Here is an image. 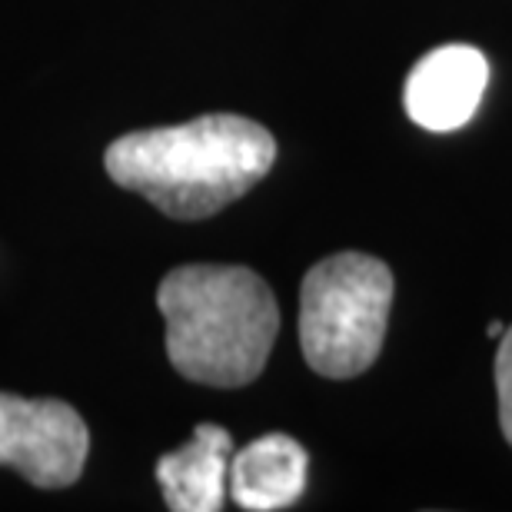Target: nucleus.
Returning <instances> with one entry per match:
<instances>
[{"label": "nucleus", "mask_w": 512, "mask_h": 512, "mask_svg": "<svg viewBox=\"0 0 512 512\" xmlns=\"http://www.w3.org/2000/svg\"><path fill=\"white\" fill-rule=\"evenodd\" d=\"M276 163V140L240 114L137 130L114 140L104 167L117 187L147 197L173 220H207L250 193Z\"/></svg>", "instance_id": "nucleus-1"}, {"label": "nucleus", "mask_w": 512, "mask_h": 512, "mask_svg": "<svg viewBox=\"0 0 512 512\" xmlns=\"http://www.w3.org/2000/svg\"><path fill=\"white\" fill-rule=\"evenodd\" d=\"M167 356L183 380L237 389L263 373L280 333L270 283L250 266L187 263L157 286Z\"/></svg>", "instance_id": "nucleus-2"}, {"label": "nucleus", "mask_w": 512, "mask_h": 512, "mask_svg": "<svg viewBox=\"0 0 512 512\" xmlns=\"http://www.w3.org/2000/svg\"><path fill=\"white\" fill-rule=\"evenodd\" d=\"M393 273L366 253L326 256L303 276L300 346L306 366L326 380H353L383 353Z\"/></svg>", "instance_id": "nucleus-3"}, {"label": "nucleus", "mask_w": 512, "mask_h": 512, "mask_svg": "<svg viewBox=\"0 0 512 512\" xmlns=\"http://www.w3.org/2000/svg\"><path fill=\"white\" fill-rule=\"evenodd\" d=\"M87 453V423L70 403L0 393V466L37 489H67L84 473Z\"/></svg>", "instance_id": "nucleus-4"}, {"label": "nucleus", "mask_w": 512, "mask_h": 512, "mask_svg": "<svg viewBox=\"0 0 512 512\" xmlns=\"http://www.w3.org/2000/svg\"><path fill=\"white\" fill-rule=\"evenodd\" d=\"M489 87V60L479 47L443 44L409 70L403 87L406 114L416 127L449 133L476 117Z\"/></svg>", "instance_id": "nucleus-5"}, {"label": "nucleus", "mask_w": 512, "mask_h": 512, "mask_svg": "<svg viewBox=\"0 0 512 512\" xmlns=\"http://www.w3.org/2000/svg\"><path fill=\"white\" fill-rule=\"evenodd\" d=\"M233 436L217 423H200L173 453L157 459V483L173 512H220L230 483Z\"/></svg>", "instance_id": "nucleus-6"}, {"label": "nucleus", "mask_w": 512, "mask_h": 512, "mask_svg": "<svg viewBox=\"0 0 512 512\" xmlns=\"http://www.w3.org/2000/svg\"><path fill=\"white\" fill-rule=\"evenodd\" d=\"M310 456L293 436L270 433L253 439L230 459V493L250 512L293 506L306 489Z\"/></svg>", "instance_id": "nucleus-7"}, {"label": "nucleus", "mask_w": 512, "mask_h": 512, "mask_svg": "<svg viewBox=\"0 0 512 512\" xmlns=\"http://www.w3.org/2000/svg\"><path fill=\"white\" fill-rule=\"evenodd\" d=\"M496 393H499V426L512 446V326L503 333L496 353Z\"/></svg>", "instance_id": "nucleus-8"}, {"label": "nucleus", "mask_w": 512, "mask_h": 512, "mask_svg": "<svg viewBox=\"0 0 512 512\" xmlns=\"http://www.w3.org/2000/svg\"><path fill=\"white\" fill-rule=\"evenodd\" d=\"M503 333H506V326L499 323V320H493V323H489V336H503Z\"/></svg>", "instance_id": "nucleus-9"}]
</instances>
